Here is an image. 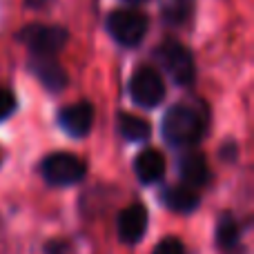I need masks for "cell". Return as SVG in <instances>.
I'll return each instance as SVG.
<instances>
[{"instance_id": "cell-13", "label": "cell", "mask_w": 254, "mask_h": 254, "mask_svg": "<svg viewBox=\"0 0 254 254\" xmlns=\"http://www.w3.org/2000/svg\"><path fill=\"white\" fill-rule=\"evenodd\" d=\"M161 201L165 203L170 210L181 212V214H188V212L196 210L201 198H198V194L194 192V188H190V185L183 183V185H172V188H167L165 192L161 194Z\"/></svg>"}, {"instance_id": "cell-12", "label": "cell", "mask_w": 254, "mask_h": 254, "mask_svg": "<svg viewBox=\"0 0 254 254\" xmlns=\"http://www.w3.org/2000/svg\"><path fill=\"white\" fill-rule=\"evenodd\" d=\"M216 248L223 254H241V230L232 214H221L216 223Z\"/></svg>"}, {"instance_id": "cell-1", "label": "cell", "mask_w": 254, "mask_h": 254, "mask_svg": "<svg viewBox=\"0 0 254 254\" xmlns=\"http://www.w3.org/2000/svg\"><path fill=\"white\" fill-rule=\"evenodd\" d=\"M207 110L203 103H179L163 119V136L174 147H192L205 136Z\"/></svg>"}, {"instance_id": "cell-16", "label": "cell", "mask_w": 254, "mask_h": 254, "mask_svg": "<svg viewBox=\"0 0 254 254\" xmlns=\"http://www.w3.org/2000/svg\"><path fill=\"white\" fill-rule=\"evenodd\" d=\"M152 254H185V248H183V243H181L179 239L167 237V239H163L156 248H154Z\"/></svg>"}, {"instance_id": "cell-14", "label": "cell", "mask_w": 254, "mask_h": 254, "mask_svg": "<svg viewBox=\"0 0 254 254\" xmlns=\"http://www.w3.org/2000/svg\"><path fill=\"white\" fill-rule=\"evenodd\" d=\"M194 0H161V18L165 25L181 27L192 18Z\"/></svg>"}, {"instance_id": "cell-5", "label": "cell", "mask_w": 254, "mask_h": 254, "mask_svg": "<svg viewBox=\"0 0 254 254\" xmlns=\"http://www.w3.org/2000/svg\"><path fill=\"white\" fill-rule=\"evenodd\" d=\"M67 38V29L54 25H29L20 31V40L34 56H54L65 47Z\"/></svg>"}, {"instance_id": "cell-7", "label": "cell", "mask_w": 254, "mask_h": 254, "mask_svg": "<svg viewBox=\"0 0 254 254\" xmlns=\"http://www.w3.org/2000/svg\"><path fill=\"white\" fill-rule=\"evenodd\" d=\"M58 123L69 136H85L94 125V107L87 101L67 105L58 112Z\"/></svg>"}, {"instance_id": "cell-11", "label": "cell", "mask_w": 254, "mask_h": 254, "mask_svg": "<svg viewBox=\"0 0 254 254\" xmlns=\"http://www.w3.org/2000/svg\"><path fill=\"white\" fill-rule=\"evenodd\" d=\"M134 170H136V176L140 179V183L145 185L156 183L165 174V158H163V154L158 149H152V147L143 149L134 161Z\"/></svg>"}, {"instance_id": "cell-18", "label": "cell", "mask_w": 254, "mask_h": 254, "mask_svg": "<svg viewBox=\"0 0 254 254\" xmlns=\"http://www.w3.org/2000/svg\"><path fill=\"white\" fill-rule=\"evenodd\" d=\"M63 250H65V246H58V243H54V246L47 248L49 254H63Z\"/></svg>"}, {"instance_id": "cell-10", "label": "cell", "mask_w": 254, "mask_h": 254, "mask_svg": "<svg viewBox=\"0 0 254 254\" xmlns=\"http://www.w3.org/2000/svg\"><path fill=\"white\" fill-rule=\"evenodd\" d=\"M179 172L181 179L185 185L190 188H203V185L210 181V167L203 154L198 152H188L183 154V158L179 161Z\"/></svg>"}, {"instance_id": "cell-4", "label": "cell", "mask_w": 254, "mask_h": 254, "mask_svg": "<svg viewBox=\"0 0 254 254\" xmlns=\"http://www.w3.org/2000/svg\"><path fill=\"white\" fill-rule=\"evenodd\" d=\"M40 174L45 176V181L52 185H71L78 183L85 176V163L78 156L67 152H56L49 154L40 163Z\"/></svg>"}, {"instance_id": "cell-2", "label": "cell", "mask_w": 254, "mask_h": 254, "mask_svg": "<svg viewBox=\"0 0 254 254\" xmlns=\"http://www.w3.org/2000/svg\"><path fill=\"white\" fill-rule=\"evenodd\" d=\"M156 61L161 67L170 74V78L176 85H192L196 78V67H194V58L185 45L179 40H163L156 47Z\"/></svg>"}, {"instance_id": "cell-9", "label": "cell", "mask_w": 254, "mask_h": 254, "mask_svg": "<svg viewBox=\"0 0 254 254\" xmlns=\"http://www.w3.org/2000/svg\"><path fill=\"white\" fill-rule=\"evenodd\" d=\"M147 230V212L140 203L125 207L119 216V234L125 243H138Z\"/></svg>"}, {"instance_id": "cell-6", "label": "cell", "mask_w": 254, "mask_h": 254, "mask_svg": "<svg viewBox=\"0 0 254 254\" xmlns=\"http://www.w3.org/2000/svg\"><path fill=\"white\" fill-rule=\"evenodd\" d=\"M129 94L140 107H156L165 96L161 74L152 67H138L129 80Z\"/></svg>"}, {"instance_id": "cell-20", "label": "cell", "mask_w": 254, "mask_h": 254, "mask_svg": "<svg viewBox=\"0 0 254 254\" xmlns=\"http://www.w3.org/2000/svg\"><path fill=\"white\" fill-rule=\"evenodd\" d=\"M125 2H129V4H140V2H145V0H125Z\"/></svg>"}, {"instance_id": "cell-8", "label": "cell", "mask_w": 254, "mask_h": 254, "mask_svg": "<svg viewBox=\"0 0 254 254\" xmlns=\"http://www.w3.org/2000/svg\"><path fill=\"white\" fill-rule=\"evenodd\" d=\"M29 69L34 71V76L49 89V92H61L67 85V74L54 56H34L29 63Z\"/></svg>"}, {"instance_id": "cell-17", "label": "cell", "mask_w": 254, "mask_h": 254, "mask_svg": "<svg viewBox=\"0 0 254 254\" xmlns=\"http://www.w3.org/2000/svg\"><path fill=\"white\" fill-rule=\"evenodd\" d=\"M13 110H16V96H13L9 89L0 87V121H4L7 116H11Z\"/></svg>"}, {"instance_id": "cell-15", "label": "cell", "mask_w": 254, "mask_h": 254, "mask_svg": "<svg viewBox=\"0 0 254 254\" xmlns=\"http://www.w3.org/2000/svg\"><path fill=\"white\" fill-rule=\"evenodd\" d=\"M119 129H121V134H123L127 140H131V143L147 140L149 134H152L149 123L145 119H140V116H136V114H121Z\"/></svg>"}, {"instance_id": "cell-3", "label": "cell", "mask_w": 254, "mask_h": 254, "mask_svg": "<svg viewBox=\"0 0 254 254\" xmlns=\"http://www.w3.org/2000/svg\"><path fill=\"white\" fill-rule=\"evenodd\" d=\"M147 16L136 9H116L107 16V29L112 38L123 47H136L147 34Z\"/></svg>"}, {"instance_id": "cell-19", "label": "cell", "mask_w": 254, "mask_h": 254, "mask_svg": "<svg viewBox=\"0 0 254 254\" xmlns=\"http://www.w3.org/2000/svg\"><path fill=\"white\" fill-rule=\"evenodd\" d=\"M29 4H34V7H38V4H45V2H49V0H27Z\"/></svg>"}]
</instances>
